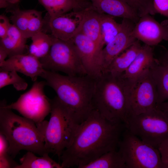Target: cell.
Here are the masks:
<instances>
[{
	"label": "cell",
	"mask_w": 168,
	"mask_h": 168,
	"mask_svg": "<svg viewBox=\"0 0 168 168\" xmlns=\"http://www.w3.org/2000/svg\"><path fill=\"white\" fill-rule=\"evenodd\" d=\"M156 59L152 46L144 44L142 46L135 59L123 75L128 80L133 81L149 70Z\"/></svg>",
	"instance_id": "17"
},
{
	"label": "cell",
	"mask_w": 168,
	"mask_h": 168,
	"mask_svg": "<svg viewBox=\"0 0 168 168\" xmlns=\"http://www.w3.org/2000/svg\"><path fill=\"white\" fill-rule=\"evenodd\" d=\"M8 56L7 54L6 51L0 47V65L6 60L5 59Z\"/></svg>",
	"instance_id": "37"
},
{
	"label": "cell",
	"mask_w": 168,
	"mask_h": 168,
	"mask_svg": "<svg viewBox=\"0 0 168 168\" xmlns=\"http://www.w3.org/2000/svg\"><path fill=\"white\" fill-rule=\"evenodd\" d=\"M157 107L168 117V100L158 104Z\"/></svg>",
	"instance_id": "36"
},
{
	"label": "cell",
	"mask_w": 168,
	"mask_h": 168,
	"mask_svg": "<svg viewBox=\"0 0 168 168\" xmlns=\"http://www.w3.org/2000/svg\"><path fill=\"white\" fill-rule=\"evenodd\" d=\"M45 70L61 72L72 76L87 75L77 51L72 41L54 37L48 54L39 59Z\"/></svg>",
	"instance_id": "8"
},
{
	"label": "cell",
	"mask_w": 168,
	"mask_h": 168,
	"mask_svg": "<svg viewBox=\"0 0 168 168\" xmlns=\"http://www.w3.org/2000/svg\"><path fill=\"white\" fill-rule=\"evenodd\" d=\"M156 14H159L168 18V0H152Z\"/></svg>",
	"instance_id": "32"
},
{
	"label": "cell",
	"mask_w": 168,
	"mask_h": 168,
	"mask_svg": "<svg viewBox=\"0 0 168 168\" xmlns=\"http://www.w3.org/2000/svg\"><path fill=\"white\" fill-rule=\"evenodd\" d=\"M118 147L126 168H164L158 149L143 142L126 128Z\"/></svg>",
	"instance_id": "7"
},
{
	"label": "cell",
	"mask_w": 168,
	"mask_h": 168,
	"mask_svg": "<svg viewBox=\"0 0 168 168\" xmlns=\"http://www.w3.org/2000/svg\"><path fill=\"white\" fill-rule=\"evenodd\" d=\"M133 32L136 39L145 44L156 45L168 40V20L159 23L151 15H145L135 23Z\"/></svg>",
	"instance_id": "12"
},
{
	"label": "cell",
	"mask_w": 168,
	"mask_h": 168,
	"mask_svg": "<svg viewBox=\"0 0 168 168\" xmlns=\"http://www.w3.org/2000/svg\"><path fill=\"white\" fill-rule=\"evenodd\" d=\"M158 149L160 154L164 168H168V138L160 143Z\"/></svg>",
	"instance_id": "33"
},
{
	"label": "cell",
	"mask_w": 168,
	"mask_h": 168,
	"mask_svg": "<svg viewBox=\"0 0 168 168\" xmlns=\"http://www.w3.org/2000/svg\"><path fill=\"white\" fill-rule=\"evenodd\" d=\"M29 14L30 10H21L16 7L12 10L10 19L12 24L27 39Z\"/></svg>",
	"instance_id": "28"
},
{
	"label": "cell",
	"mask_w": 168,
	"mask_h": 168,
	"mask_svg": "<svg viewBox=\"0 0 168 168\" xmlns=\"http://www.w3.org/2000/svg\"><path fill=\"white\" fill-rule=\"evenodd\" d=\"M46 85L45 81H35L31 88L21 95L16 102L9 105L6 102L5 107L16 110L36 124L41 123L50 113L51 110L50 99L44 91Z\"/></svg>",
	"instance_id": "9"
},
{
	"label": "cell",
	"mask_w": 168,
	"mask_h": 168,
	"mask_svg": "<svg viewBox=\"0 0 168 168\" xmlns=\"http://www.w3.org/2000/svg\"><path fill=\"white\" fill-rule=\"evenodd\" d=\"M80 168H126L120 152L116 150L106 152Z\"/></svg>",
	"instance_id": "24"
},
{
	"label": "cell",
	"mask_w": 168,
	"mask_h": 168,
	"mask_svg": "<svg viewBox=\"0 0 168 168\" xmlns=\"http://www.w3.org/2000/svg\"><path fill=\"white\" fill-rule=\"evenodd\" d=\"M80 31L102 50L100 34V13L92 5L85 10Z\"/></svg>",
	"instance_id": "21"
},
{
	"label": "cell",
	"mask_w": 168,
	"mask_h": 168,
	"mask_svg": "<svg viewBox=\"0 0 168 168\" xmlns=\"http://www.w3.org/2000/svg\"><path fill=\"white\" fill-rule=\"evenodd\" d=\"M49 17L74 11L84 10L92 6L89 0H38Z\"/></svg>",
	"instance_id": "18"
},
{
	"label": "cell",
	"mask_w": 168,
	"mask_h": 168,
	"mask_svg": "<svg viewBox=\"0 0 168 168\" xmlns=\"http://www.w3.org/2000/svg\"><path fill=\"white\" fill-rule=\"evenodd\" d=\"M126 3L140 18L146 14H156L152 0H122Z\"/></svg>",
	"instance_id": "29"
},
{
	"label": "cell",
	"mask_w": 168,
	"mask_h": 168,
	"mask_svg": "<svg viewBox=\"0 0 168 168\" xmlns=\"http://www.w3.org/2000/svg\"><path fill=\"white\" fill-rule=\"evenodd\" d=\"M72 41L87 75L96 77L102 73V51L91 40L80 30Z\"/></svg>",
	"instance_id": "13"
},
{
	"label": "cell",
	"mask_w": 168,
	"mask_h": 168,
	"mask_svg": "<svg viewBox=\"0 0 168 168\" xmlns=\"http://www.w3.org/2000/svg\"><path fill=\"white\" fill-rule=\"evenodd\" d=\"M0 104V133L7 140V152L13 159L20 151H30L41 156L46 152L42 131L32 120L18 115Z\"/></svg>",
	"instance_id": "4"
},
{
	"label": "cell",
	"mask_w": 168,
	"mask_h": 168,
	"mask_svg": "<svg viewBox=\"0 0 168 168\" xmlns=\"http://www.w3.org/2000/svg\"><path fill=\"white\" fill-rule=\"evenodd\" d=\"M12 85L18 91L25 90L28 86L26 82L14 71H0V89Z\"/></svg>",
	"instance_id": "27"
},
{
	"label": "cell",
	"mask_w": 168,
	"mask_h": 168,
	"mask_svg": "<svg viewBox=\"0 0 168 168\" xmlns=\"http://www.w3.org/2000/svg\"><path fill=\"white\" fill-rule=\"evenodd\" d=\"M164 59L168 61V50L165 54L164 56L162 57Z\"/></svg>",
	"instance_id": "38"
},
{
	"label": "cell",
	"mask_w": 168,
	"mask_h": 168,
	"mask_svg": "<svg viewBox=\"0 0 168 168\" xmlns=\"http://www.w3.org/2000/svg\"><path fill=\"white\" fill-rule=\"evenodd\" d=\"M114 18L110 16L100 13V34L103 49L114 38L120 30L121 23H117Z\"/></svg>",
	"instance_id": "26"
},
{
	"label": "cell",
	"mask_w": 168,
	"mask_h": 168,
	"mask_svg": "<svg viewBox=\"0 0 168 168\" xmlns=\"http://www.w3.org/2000/svg\"><path fill=\"white\" fill-rule=\"evenodd\" d=\"M86 9L49 17L48 23L51 35L60 40L72 41L80 30Z\"/></svg>",
	"instance_id": "14"
},
{
	"label": "cell",
	"mask_w": 168,
	"mask_h": 168,
	"mask_svg": "<svg viewBox=\"0 0 168 168\" xmlns=\"http://www.w3.org/2000/svg\"><path fill=\"white\" fill-rule=\"evenodd\" d=\"M43 24L42 12L34 9H30L27 38H31L36 33L42 31Z\"/></svg>",
	"instance_id": "30"
},
{
	"label": "cell",
	"mask_w": 168,
	"mask_h": 168,
	"mask_svg": "<svg viewBox=\"0 0 168 168\" xmlns=\"http://www.w3.org/2000/svg\"><path fill=\"white\" fill-rule=\"evenodd\" d=\"M125 124L111 121L96 109L79 124L69 146L59 160L61 168H80L104 153L116 150Z\"/></svg>",
	"instance_id": "1"
},
{
	"label": "cell",
	"mask_w": 168,
	"mask_h": 168,
	"mask_svg": "<svg viewBox=\"0 0 168 168\" xmlns=\"http://www.w3.org/2000/svg\"><path fill=\"white\" fill-rule=\"evenodd\" d=\"M157 104V90L149 70L132 81L127 119L152 109Z\"/></svg>",
	"instance_id": "10"
},
{
	"label": "cell",
	"mask_w": 168,
	"mask_h": 168,
	"mask_svg": "<svg viewBox=\"0 0 168 168\" xmlns=\"http://www.w3.org/2000/svg\"><path fill=\"white\" fill-rule=\"evenodd\" d=\"M34 153L27 152L20 159V164L15 168H61V164L51 159L48 153L40 157L36 156Z\"/></svg>",
	"instance_id": "23"
},
{
	"label": "cell",
	"mask_w": 168,
	"mask_h": 168,
	"mask_svg": "<svg viewBox=\"0 0 168 168\" xmlns=\"http://www.w3.org/2000/svg\"><path fill=\"white\" fill-rule=\"evenodd\" d=\"M40 77L54 91L78 124L85 120L94 109L92 98L95 77L87 74L64 75L45 69Z\"/></svg>",
	"instance_id": "2"
},
{
	"label": "cell",
	"mask_w": 168,
	"mask_h": 168,
	"mask_svg": "<svg viewBox=\"0 0 168 168\" xmlns=\"http://www.w3.org/2000/svg\"><path fill=\"white\" fill-rule=\"evenodd\" d=\"M11 24L9 19L4 15H0V38L4 37L7 34Z\"/></svg>",
	"instance_id": "34"
},
{
	"label": "cell",
	"mask_w": 168,
	"mask_h": 168,
	"mask_svg": "<svg viewBox=\"0 0 168 168\" xmlns=\"http://www.w3.org/2000/svg\"><path fill=\"white\" fill-rule=\"evenodd\" d=\"M31 38L32 42L28 48V54L39 59L47 55L53 44L54 37L41 31Z\"/></svg>",
	"instance_id": "25"
},
{
	"label": "cell",
	"mask_w": 168,
	"mask_h": 168,
	"mask_svg": "<svg viewBox=\"0 0 168 168\" xmlns=\"http://www.w3.org/2000/svg\"><path fill=\"white\" fill-rule=\"evenodd\" d=\"M92 5L99 12L114 17L129 19L135 23L139 17L122 0H89Z\"/></svg>",
	"instance_id": "16"
},
{
	"label": "cell",
	"mask_w": 168,
	"mask_h": 168,
	"mask_svg": "<svg viewBox=\"0 0 168 168\" xmlns=\"http://www.w3.org/2000/svg\"><path fill=\"white\" fill-rule=\"evenodd\" d=\"M132 85L123 73H102L95 78L94 109L107 120L125 124Z\"/></svg>",
	"instance_id": "3"
},
{
	"label": "cell",
	"mask_w": 168,
	"mask_h": 168,
	"mask_svg": "<svg viewBox=\"0 0 168 168\" xmlns=\"http://www.w3.org/2000/svg\"><path fill=\"white\" fill-rule=\"evenodd\" d=\"M158 95V104L168 100V61L162 58L150 69Z\"/></svg>",
	"instance_id": "20"
},
{
	"label": "cell",
	"mask_w": 168,
	"mask_h": 168,
	"mask_svg": "<svg viewBox=\"0 0 168 168\" xmlns=\"http://www.w3.org/2000/svg\"><path fill=\"white\" fill-rule=\"evenodd\" d=\"M27 38L12 24H11L6 35L0 40V47L4 49L9 57L26 54L28 52L26 45Z\"/></svg>",
	"instance_id": "19"
},
{
	"label": "cell",
	"mask_w": 168,
	"mask_h": 168,
	"mask_svg": "<svg viewBox=\"0 0 168 168\" xmlns=\"http://www.w3.org/2000/svg\"><path fill=\"white\" fill-rule=\"evenodd\" d=\"M135 23L129 19H123L119 32L102 50V73L106 71L111 63L116 57L137 40L133 36V32Z\"/></svg>",
	"instance_id": "11"
},
{
	"label": "cell",
	"mask_w": 168,
	"mask_h": 168,
	"mask_svg": "<svg viewBox=\"0 0 168 168\" xmlns=\"http://www.w3.org/2000/svg\"><path fill=\"white\" fill-rule=\"evenodd\" d=\"M20 0H0V8H8L16 6Z\"/></svg>",
	"instance_id": "35"
},
{
	"label": "cell",
	"mask_w": 168,
	"mask_h": 168,
	"mask_svg": "<svg viewBox=\"0 0 168 168\" xmlns=\"http://www.w3.org/2000/svg\"><path fill=\"white\" fill-rule=\"evenodd\" d=\"M125 128L142 140L158 149L168 138V117L157 106L127 119Z\"/></svg>",
	"instance_id": "6"
},
{
	"label": "cell",
	"mask_w": 168,
	"mask_h": 168,
	"mask_svg": "<svg viewBox=\"0 0 168 168\" xmlns=\"http://www.w3.org/2000/svg\"><path fill=\"white\" fill-rule=\"evenodd\" d=\"M8 143L5 137L0 133V168H15L18 165L7 152Z\"/></svg>",
	"instance_id": "31"
},
{
	"label": "cell",
	"mask_w": 168,
	"mask_h": 168,
	"mask_svg": "<svg viewBox=\"0 0 168 168\" xmlns=\"http://www.w3.org/2000/svg\"><path fill=\"white\" fill-rule=\"evenodd\" d=\"M51 110L49 121L42 123L46 152L58 156L71 143L78 124L72 114L57 96L50 99Z\"/></svg>",
	"instance_id": "5"
},
{
	"label": "cell",
	"mask_w": 168,
	"mask_h": 168,
	"mask_svg": "<svg viewBox=\"0 0 168 168\" xmlns=\"http://www.w3.org/2000/svg\"><path fill=\"white\" fill-rule=\"evenodd\" d=\"M44 70L40 60L29 54L10 57L0 65V71L19 72L30 77L34 82Z\"/></svg>",
	"instance_id": "15"
},
{
	"label": "cell",
	"mask_w": 168,
	"mask_h": 168,
	"mask_svg": "<svg viewBox=\"0 0 168 168\" xmlns=\"http://www.w3.org/2000/svg\"><path fill=\"white\" fill-rule=\"evenodd\" d=\"M142 46L140 41L137 40L112 61L105 72L114 74L124 73L132 63Z\"/></svg>",
	"instance_id": "22"
}]
</instances>
